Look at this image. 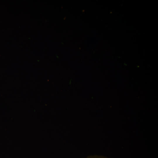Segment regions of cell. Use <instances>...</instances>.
Wrapping results in <instances>:
<instances>
[]
</instances>
